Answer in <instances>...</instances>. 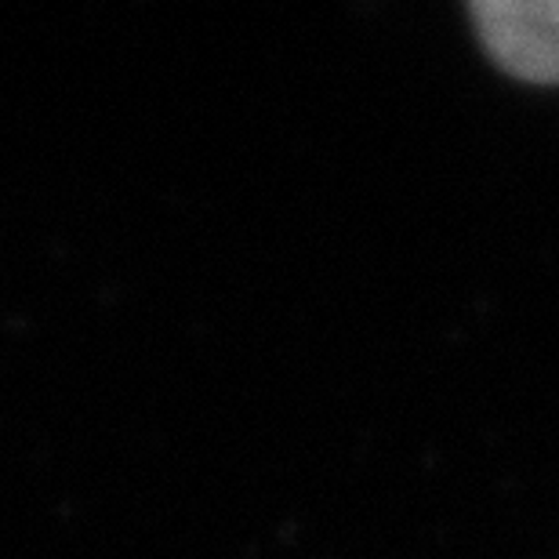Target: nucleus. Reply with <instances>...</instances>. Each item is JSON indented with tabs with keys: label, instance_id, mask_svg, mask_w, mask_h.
Instances as JSON below:
<instances>
[{
	"label": "nucleus",
	"instance_id": "f257e3e1",
	"mask_svg": "<svg viewBox=\"0 0 559 559\" xmlns=\"http://www.w3.org/2000/svg\"><path fill=\"white\" fill-rule=\"evenodd\" d=\"M473 19L501 70L559 84V0H479Z\"/></svg>",
	"mask_w": 559,
	"mask_h": 559
}]
</instances>
